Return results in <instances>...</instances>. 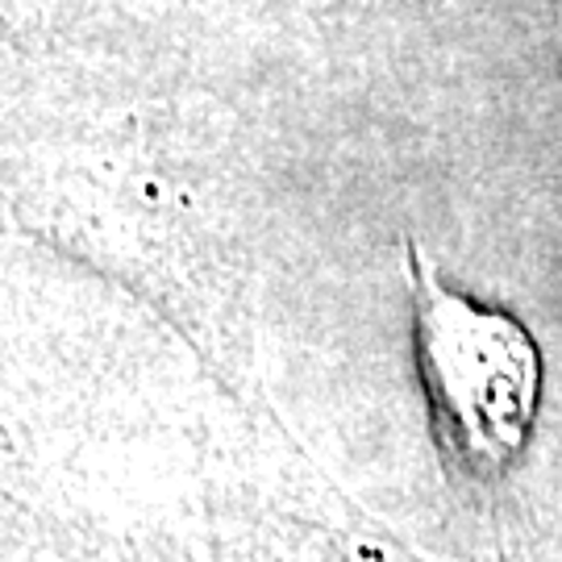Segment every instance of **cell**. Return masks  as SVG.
Returning <instances> with one entry per match:
<instances>
[{
    "label": "cell",
    "instance_id": "6da1fadb",
    "mask_svg": "<svg viewBox=\"0 0 562 562\" xmlns=\"http://www.w3.org/2000/svg\"><path fill=\"white\" fill-rule=\"evenodd\" d=\"M413 288V346L442 446L471 471H501L529 442L542 404V355L513 313L487 308L404 246Z\"/></svg>",
    "mask_w": 562,
    "mask_h": 562
}]
</instances>
